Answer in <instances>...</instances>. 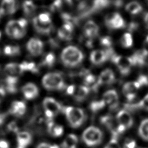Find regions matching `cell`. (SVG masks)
Wrapping results in <instances>:
<instances>
[{
  "instance_id": "cell-1",
  "label": "cell",
  "mask_w": 148,
  "mask_h": 148,
  "mask_svg": "<svg viewBox=\"0 0 148 148\" xmlns=\"http://www.w3.org/2000/svg\"><path fill=\"white\" fill-rule=\"evenodd\" d=\"M84 59V54L77 47L69 46L64 49L61 54V60L66 66L75 67Z\"/></svg>"
},
{
  "instance_id": "cell-2",
  "label": "cell",
  "mask_w": 148,
  "mask_h": 148,
  "mask_svg": "<svg viewBox=\"0 0 148 148\" xmlns=\"http://www.w3.org/2000/svg\"><path fill=\"white\" fill-rule=\"evenodd\" d=\"M27 24V21L25 18L10 20L6 25L5 32L11 38L21 39L26 34Z\"/></svg>"
},
{
  "instance_id": "cell-3",
  "label": "cell",
  "mask_w": 148,
  "mask_h": 148,
  "mask_svg": "<svg viewBox=\"0 0 148 148\" xmlns=\"http://www.w3.org/2000/svg\"><path fill=\"white\" fill-rule=\"evenodd\" d=\"M64 112L69 124L73 128L80 127L85 120L84 112L80 108L68 106L64 108Z\"/></svg>"
},
{
  "instance_id": "cell-4",
  "label": "cell",
  "mask_w": 148,
  "mask_h": 148,
  "mask_svg": "<svg viewBox=\"0 0 148 148\" xmlns=\"http://www.w3.org/2000/svg\"><path fill=\"white\" fill-rule=\"evenodd\" d=\"M42 84L47 90H61L65 88V84L60 74L51 72L46 74L42 79Z\"/></svg>"
},
{
  "instance_id": "cell-5",
  "label": "cell",
  "mask_w": 148,
  "mask_h": 148,
  "mask_svg": "<svg viewBox=\"0 0 148 148\" xmlns=\"http://www.w3.org/2000/svg\"><path fill=\"white\" fill-rule=\"evenodd\" d=\"M103 134L97 127L91 126L84 130L82 135L83 142L88 146H95L102 140Z\"/></svg>"
},
{
  "instance_id": "cell-6",
  "label": "cell",
  "mask_w": 148,
  "mask_h": 148,
  "mask_svg": "<svg viewBox=\"0 0 148 148\" xmlns=\"http://www.w3.org/2000/svg\"><path fill=\"white\" fill-rule=\"evenodd\" d=\"M110 60L117 66L122 75L126 76L130 73L133 66L130 57H124L115 54Z\"/></svg>"
},
{
  "instance_id": "cell-7",
  "label": "cell",
  "mask_w": 148,
  "mask_h": 148,
  "mask_svg": "<svg viewBox=\"0 0 148 148\" xmlns=\"http://www.w3.org/2000/svg\"><path fill=\"white\" fill-rule=\"evenodd\" d=\"M105 23L106 27L109 29H121L125 26V23L118 13H112L108 14L105 18Z\"/></svg>"
},
{
  "instance_id": "cell-8",
  "label": "cell",
  "mask_w": 148,
  "mask_h": 148,
  "mask_svg": "<svg viewBox=\"0 0 148 148\" xmlns=\"http://www.w3.org/2000/svg\"><path fill=\"white\" fill-rule=\"evenodd\" d=\"M27 50L32 56H38L40 55L43 50V42L37 38H31L27 43Z\"/></svg>"
},
{
  "instance_id": "cell-9",
  "label": "cell",
  "mask_w": 148,
  "mask_h": 148,
  "mask_svg": "<svg viewBox=\"0 0 148 148\" xmlns=\"http://www.w3.org/2000/svg\"><path fill=\"white\" fill-rule=\"evenodd\" d=\"M140 88L136 81L129 82L125 83L123 87V93L130 102H132L136 97L138 90Z\"/></svg>"
},
{
  "instance_id": "cell-10",
  "label": "cell",
  "mask_w": 148,
  "mask_h": 148,
  "mask_svg": "<svg viewBox=\"0 0 148 148\" xmlns=\"http://www.w3.org/2000/svg\"><path fill=\"white\" fill-rule=\"evenodd\" d=\"M43 105L45 111L50 112L54 116V117L62 109L61 104L55 99L51 97H46L43 100Z\"/></svg>"
},
{
  "instance_id": "cell-11",
  "label": "cell",
  "mask_w": 148,
  "mask_h": 148,
  "mask_svg": "<svg viewBox=\"0 0 148 148\" xmlns=\"http://www.w3.org/2000/svg\"><path fill=\"white\" fill-rule=\"evenodd\" d=\"M83 34L88 39L92 40L98 35L99 28L97 24L92 20L87 21L83 26Z\"/></svg>"
},
{
  "instance_id": "cell-12",
  "label": "cell",
  "mask_w": 148,
  "mask_h": 148,
  "mask_svg": "<svg viewBox=\"0 0 148 148\" xmlns=\"http://www.w3.org/2000/svg\"><path fill=\"white\" fill-rule=\"evenodd\" d=\"M133 66H143L146 62L148 58V50L142 49L136 51L131 56H130Z\"/></svg>"
},
{
  "instance_id": "cell-13",
  "label": "cell",
  "mask_w": 148,
  "mask_h": 148,
  "mask_svg": "<svg viewBox=\"0 0 148 148\" xmlns=\"http://www.w3.org/2000/svg\"><path fill=\"white\" fill-rule=\"evenodd\" d=\"M32 25L35 30L40 34L42 35H49L54 29V26L53 23H43L40 22L35 17L32 20Z\"/></svg>"
},
{
  "instance_id": "cell-14",
  "label": "cell",
  "mask_w": 148,
  "mask_h": 148,
  "mask_svg": "<svg viewBox=\"0 0 148 148\" xmlns=\"http://www.w3.org/2000/svg\"><path fill=\"white\" fill-rule=\"evenodd\" d=\"M117 122L119 124L124 126L126 129L131 128L134 123L132 117L130 112L126 110H121L116 116Z\"/></svg>"
},
{
  "instance_id": "cell-15",
  "label": "cell",
  "mask_w": 148,
  "mask_h": 148,
  "mask_svg": "<svg viewBox=\"0 0 148 148\" xmlns=\"http://www.w3.org/2000/svg\"><path fill=\"white\" fill-rule=\"evenodd\" d=\"M74 25L71 23L64 24L58 30V37L64 40H70L72 39Z\"/></svg>"
},
{
  "instance_id": "cell-16",
  "label": "cell",
  "mask_w": 148,
  "mask_h": 148,
  "mask_svg": "<svg viewBox=\"0 0 148 148\" xmlns=\"http://www.w3.org/2000/svg\"><path fill=\"white\" fill-rule=\"evenodd\" d=\"M102 100L105 105H108L111 109L117 108L119 104V96L114 90H110L106 91L103 95Z\"/></svg>"
},
{
  "instance_id": "cell-17",
  "label": "cell",
  "mask_w": 148,
  "mask_h": 148,
  "mask_svg": "<svg viewBox=\"0 0 148 148\" xmlns=\"http://www.w3.org/2000/svg\"><path fill=\"white\" fill-rule=\"evenodd\" d=\"M17 9L16 0H2L0 5L1 15H10L14 13Z\"/></svg>"
},
{
  "instance_id": "cell-18",
  "label": "cell",
  "mask_w": 148,
  "mask_h": 148,
  "mask_svg": "<svg viewBox=\"0 0 148 148\" xmlns=\"http://www.w3.org/2000/svg\"><path fill=\"white\" fill-rule=\"evenodd\" d=\"M90 60L92 64L100 65L108 60V57L104 50H95L92 51L90 55Z\"/></svg>"
},
{
  "instance_id": "cell-19",
  "label": "cell",
  "mask_w": 148,
  "mask_h": 148,
  "mask_svg": "<svg viewBox=\"0 0 148 148\" xmlns=\"http://www.w3.org/2000/svg\"><path fill=\"white\" fill-rule=\"evenodd\" d=\"M22 92L24 97L27 99H34L39 94L37 86L32 83H29L24 85L22 87Z\"/></svg>"
},
{
  "instance_id": "cell-20",
  "label": "cell",
  "mask_w": 148,
  "mask_h": 148,
  "mask_svg": "<svg viewBox=\"0 0 148 148\" xmlns=\"http://www.w3.org/2000/svg\"><path fill=\"white\" fill-rule=\"evenodd\" d=\"M115 80V76L110 69L103 70L100 74L98 79V84H110Z\"/></svg>"
},
{
  "instance_id": "cell-21",
  "label": "cell",
  "mask_w": 148,
  "mask_h": 148,
  "mask_svg": "<svg viewBox=\"0 0 148 148\" xmlns=\"http://www.w3.org/2000/svg\"><path fill=\"white\" fill-rule=\"evenodd\" d=\"M4 71L7 76L14 77L18 78V76L23 72L20 64L16 63H9L5 65Z\"/></svg>"
},
{
  "instance_id": "cell-22",
  "label": "cell",
  "mask_w": 148,
  "mask_h": 148,
  "mask_svg": "<svg viewBox=\"0 0 148 148\" xmlns=\"http://www.w3.org/2000/svg\"><path fill=\"white\" fill-rule=\"evenodd\" d=\"M31 135L27 131H22L17 133V142L20 148H26L31 142Z\"/></svg>"
},
{
  "instance_id": "cell-23",
  "label": "cell",
  "mask_w": 148,
  "mask_h": 148,
  "mask_svg": "<svg viewBox=\"0 0 148 148\" xmlns=\"http://www.w3.org/2000/svg\"><path fill=\"white\" fill-rule=\"evenodd\" d=\"M26 110L25 104L21 101H14L10 106L9 112L16 116H23Z\"/></svg>"
},
{
  "instance_id": "cell-24",
  "label": "cell",
  "mask_w": 148,
  "mask_h": 148,
  "mask_svg": "<svg viewBox=\"0 0 148 148\" xmlns=\"http://www.w3.org/2000/svg\"><path fill=\"white\" fill-rule=\"evenodd\" d=\"M90 91V89L86 86H79L76 87L75 92L73 94L75 99L77 101H82L88 95Z\"/></svg>"
},
{
  "instance_id": "cell-25",
  "label": "cell",
  "mask_w": 148,
  "mask_h": 148,
  "mask_svg": "<svg viewBox=\"0 0 148 148\" xmlns=\"http://www.w3.org/2000/svg\"><path fill=\"white\" fill-rule=\"evenodd\" d=\"M47 128L50 134H51L53 136H60L63 134V127L60 125L54 123L51 120L49 121Z\"/></svg>"
},
{
  "instance_id": "cell-26",
  "label": "cell",
  "mask_w": 148,
  "mask_h": 148,
  "mask_svg": "<svg viewBox=\"0 0 148 148\" xmlns=\"http://www.w3.org/2000/svg\"><path fill=\"white\" fill-rule=\"evenodd\" d=\"M142 9V5L136 1L130 2L125 6L126 11L131 14H137L141 12Z\"/></svg>"
},
{
  "instance_id": "cell-27",
  "label": "cell",
  "mask_w": 148,
  "mask_h": 148,
  "mask_svg": "<svg viewBox=\"0 0 148 148\" xmlns=\"http://www.w3.org/2000/svg\"><path fill=\"white\" fill-rule=\"evenodd\" d=\"M77 141V138L75 135L69 134L62 142V147L63 148H76Z\"/></svg>"
},
{
  "instance_id": "cell-28",
  "label": "cell",
  "mask_w": 148,
  "mask_h": 148,
  "mask_svg": "<svg viewBox=\"0 0 148 148\" xmlns=\"http://www.w3.org/2000/svg\"><path fill=\"white\" fill-rule=\"evenodd\" d=\"M22 7L24 14L28 16L32 15L36 9V5L31 0H25L23 2Z\"/></svg>"
},
{
  "instance_id": "cell-29",
  "label": "cell",
  "mask_w": 148,
  "mask_h": 148,
  "mask_svg": "<svg viewBox=\"0 0 148 148\" xmlns=\"http://www.w3.org/2000/svg\"><path fill=\"white\" fill-rule=\"evenodd\" d=\"M138 134L142 139L148 141V119L141 121L138 129Z\"/></svg>"
},
{
  "instance_id": "cell-30",
  "label": "cell",
  "mask_w": 148,
  "mask_h": 148,
  "mask_svg": "<svg viewBox=\"0 0 148 148\" xmlns=\"http://www.w3.org/2000/svg\"><path fill=\"white\" fill-rule=\"evenodd\" d=\"M21 50L18 46L7 45L3 49V53L8 56H16L20 54Z\"/></svg>"
},
{
  "instance_id": "cell-31",
  "label": "cell",
  "mask_w": 148,
  "mask_h": 148,
  "mask_svg": "<svg viewBox=\"0 0 148 148\" xmlns=\"http://www.w3.org/2000/svg\"><path fill=\"white\" fill-rule=\"evenodd\" d=\"M120 43L121 46L125 48L131 47L133 44V40L131 34L129 32L125 33L121 38Z\"/></svg>"
},
{
  "instance_id": "cell-32",
  "label": "cell",
  "mask_w": 148,
  "mask_h": 148,
  "mask_svg": "<svg viewBox=\"0 0 148 148\" xmlns=\"http://www.w3.org/2000/svg\"><path fill=\"white\" fill-rule=\"evenodd\" d=\"M20 66L23 72L25 71H28L33 72H36L38 71L37 66L33 62L24 61L21 64H20Z\"/></svg>"
},
{
  "instance_id": "cell-33",
  "label": "cell",
  "mask_w": 148,
  "mask_h": 148,
  "mask_svg": "<svg viewBox=\"0 0 148 148\" xmlns=\"http://www.w3.org/2000/svg\"><path fill=\"white\" fill-rule=\"evenodd\" d=\"M56 61V57L54 53H49L45 57L43 61V65L50 67L53 66Z\"/></svg>"
},
{
  "instance_id": "cell-34",
  "label": "cell",
  "mask_w": 148,
  "mask_h": 148,
  "mask_svg": "<svg viewBox=\"0 0 148 148\" xmlns=\"http://www.w3.org/2000/svg\"><path fill=\"white\" fill-rule=\"evenodd\" d=\"M105 105H106L102 99L100 101H94L90 104V109L92 112H97L98 110L103 109Z\"/></svg>"
},
{
  "instance_id": "cell-35",
  "label": "cell",
  "mask_w": 148,
  "mask_h": 148,
  "mask_svg": "<svg viewBox=\"0 0 148 148\" xmlns=\"http://www.w3.org/2000/svg\"><path fill=\"white\" fill-rule=\"evenodd\" d=\"M37 18L40 22L43 23L48 24L52 23L51 15L48 12H43L39 14L37 16Z\"/></svg>"
},
{
  "instance_id": "cell-36",
  "label": "cell",
  "mask_w": 148,
  "mask_h": 148,
  "mask_svg": "<svg viewBox=\"0 0 148 148\" xmlns=\"http://www.w3.org/2000/svg\"><path fill=\"white\" fill-rule=\"evenodd\" d=\"M99 42L101 45L105 49L112 47V38L109 36H105L101 38Z\"/></svg>"
},
{
  "instance_id": "cell-37",
  "label": "cell",
  "mask_w": 148,
  "mask_h": 148,
  "mask_svg": "<svg viewBox=\"0 0 148 148\" xmlns=\"http://www.w3.org/2000/svg\"><path fill=\"white\" fill-rule=\"evenodd\" d=\"M136 81L140 87L148 86V76L145 75H140Z\"/></svg>"
},
{
  "instance_id": "cell-38",
  "label": "cell",
  "mask_w": 148,
  "mask_h": 148,
  "mask_svg": "<svg viewBox=\"0 0 148 148\" xmlns=\"http://www.w3.org/2000/svg\"><path fill=\"white\" fill-rule=\"evenodd\" d=\"M138 103L140 108L148 111V94Z\"/></svg>"
},
{
  "instance_id": "cell-39",
  "label": "cell",
  "mask_w": 148,
  "mask_h": 148,
  "mask_svg": "<svg viewBox=\"0 0 148 148\" xmlns=\"http://www.w3.org/2000/svg\"><path fill=\"white\" fill-rule=\"evenodd\" d=\"M62 5V0H54L53 3L50 6V10L51 11H56L59 10Z\"/></svg>"
},
{
  "instance_id": "cell-40",
  "label": "cell",
  "mask_w": 148,
  "mask_h": 148,
  "mask_svg": "<svg viewBox=\"0 0 148 148\" xmlns=\"http://www.w3.org/2000/svg\"><path fill=\"white\" fill-rule=\"evenodd\" d=\"M136 142L131 139H127L124 143V148H136Z\"/></svg>"
},
{
  "instance_id": "cell-41",
  "label": "cell",
  "mask_w": 148,
  "mask_h": 148,
  "mask_svg": "<svg viewBox=\"0 0 148 148\" xmlns=\"http://www.w3.org/2000/svg\"><path fill=\"white\" fill-rule=\"evenodd\" d=\"M104 148H121L120 146L117 139L112 138L110 141L107 144V145Z\"/></svg>"
},
{
  "instance_id": "cell-42",
  "label": "cell",
  "mask_w": 148,
  "mask_h": 148,
  "mask_svg": "<svg viewBox=\"0 0 148 148\" xmlns=\"http://www.w3.org/2000/svg\"><path fill=\"white\" fill-rule=\"evenodd\" d=\"M36 148H59V147L57 145H50L43 142L39 144Z\"/></svg>"
},
{
  "instance_id": "cell-43",
  "label": "cell",
  "mask_w": 148,
  "mask_h": 148,
  "mask_svg": "<svg viewBox=\"0 0 148 148\" xmlns=\"http://www.w3.org/2000/svg\"><path fill=\"white\" fill-rule=\"evenodd\" d=\"M138 27H139L138 23L132 21L129 23L128 26V29L130 32H134L135 30H136L138 28Z\"/></svg>"
},
{
  "instance_id": "cell-44",
  "label": "cell",
  "mask_w": 148,
  "mask_h": 148,
  "mask_svg": "<svg viewBox=\"0 0 148 148\" xmlns=\"http://www.w3.org/2000/svg\"><path fill=\"white\" fill-rule=\"evenodd\" d=\"M76 1L79 5V10L83 12L87 9L86 0H76Z\"/></svg>"
},
{
  "instance_id": "cell-45",
  "label": "cell",
  "mask_w": 148,
  "mask_h": 148,
  "mask_svg": "<svg viewBox=\"0 0 148 148\" xmlns=\"http://www.w3.org/2000/svg\"><path fill=\"white\" fill-rule=\"evenodd\" d=\"M8 129L11 131H13V132H17L18 131V128L16 124V123L14 122H12L10 123L9 125H8Z\"/></svg>"
},
{
  "instance_id": "cell-46",
  "label": "cell",
  "mask_w": 148,
  "mask_h": 148,
  "mask_svg": "<svg viewBox=\"0 0 148 148\" xmlns=\"http://www.w3.org/2000/svg\"><path fill=\"white\" fill-rule=\"evenodd\" d=\"M10 145L8 141L1 139L0 140V148H9Z\"/></svg>"
},
{
  "instance_id": "cell-47",
  "label": "cell",
  "mask_w": 148,
  "mask_h": 148,
  "mask_svg": "<svg viewBox=\"0 0 148 148\" xmlns=\"http://www.w3.org/2000/svg\"><path fill=\"white\" fill-rule=\"evenodd\" d=\"M75 88H76V86H75V85H71V86H69L67 88L66 92L68 93V94L73 95V93H74V92H75Z\"/></svg>"
},
{
  "instance_id": "cell-48",
  "label": "cell",
  "mask_w": 148,
  "mask_h": 148,
  "mask_svg": "<svg viewBox=\"0 0 148 148\" xmlns=\"http://www.w3.org/2000/svg\"><path fill=\"white\" fill-rule=\"evenodd\" d=\"M113 3L116 8H120L123 5V0H114Z\"/></svg>"
},
{
  "instance_id": "cell-49",
  "label": "cell",
  "mask_w": 148,
  "mask_h": 148,
  "mask_svg": "<svg viewBox=\"0 0 148 148\" xmlns=\"http://www.w3.org/2000/svg\"><path fill=\"white\" fill-rule=\"evenodd\" d=\"M6 119V114L0 113V125H1L5 121Z\"/></svg>"
},
{
  "instance_id": "cell-50",
  "label": "cell",
  "mask_w": 148,
  "mask_h": 148,
  "mask_svg": "<svg viewBox=\"0 0 148 148\" xmlns=\"http://www.w3.org/2000/svg\"><path fill=\"white\" fill-rule=\"evenodd\" d=\"M5 95V91L3 88L0 87V101L2 100V99L4 98Z\"/></svg>"
},
{
  "instance_id": "cell-51",
  "label": "cell",
  "mask_w": 148,
  "mask_h": 148,
  "mask_svg": "<svg viewBox=\"0 0 148 148\" xmlns=\"http://www.w3.org/2000/svg\"><path fill=\"white\" fill-rule=\"evenodd\" d=\"M144 20L147 25V27L148 28V12L146 13L145 14V17H144Z\"/></svg>"
},
{
  "instance_id": "cell-52",
  "label": "cell",
  "mask_w": 148,
  "mask_h": 148,
  "mask_svg": "<svg viewBox=\"0 0 148 148\" xmlns=\"http://www.w3.org/2000/svg\"><path fill=\"white\" fill-rule=\"evenodd\" d=\"M146 43L148 44V36L146 38Z\"/></svg>"
},
{
  "instance_id": "cell-53",
  "label": "cell",
  "mask_w": 148,
  "mask_h": 148,
  "mask_svg": "<svg viewBox=\"0 0 148 148\" xmlns=\"http://www.w3.org/2000/svg\"><path fill=\"white\" fill-rule=\"evenodd\" d=\"M1 32H0V38H1Z\"/></svg>"
},
{
  "instance_id": "cell-54",
  "label": "cell",
  "mask_w": 148,
  "mask_h": 148,
  "mask_svg": "<svg viewBox=\"0 0 148 148\" xmlns=\"http://www.w3.org/2000/svg\"><path fill=\"white\" fill-rule=\"evenodd\" d=\"M1 13H0V18H1Z\"/></svg>"
},
{
  "instance_id": "cell-55",
  "label": "cell",
  "mask_w": 148,
  "mask_h": 148,
  "mask_svg": "<svg viewBox=\"0 0 148 148\" xmlns=\"http://www.w3.org/2000/svg\"><path fill=\"white\" fill-rule=\"evenodd\" d=\"M147 3H148V0H147Z\"/></svg>"
},
{
  "instance_id": "cell-56",
  "label": "cell",
  "mask_w": 148,
  "mask_h": 148,
  "mask_svg": "<svg viewBox=\"0 0 148 148\" xmlns=\"http://www.w3.org/2000/svg\"><path fill=\"white\" fill-rule=\"evenodd\" d=\"M17 148H20V147H17Z\"/></svg>"
},
{
  "instance_id": "cell-57",
  "label": "cell",
  "mask_w": 148,
  "mask_h": 148,
  "mask_svg": "<svg viewBox=\"0 0 148 148\" xmlns=\"http://www.w3.org/2000/svg\"><path fill=\"white\" fill-rule=\"evenodd\" d=\"M0 103H1V101H0Z\"/></svg>"
}]
</instances>
